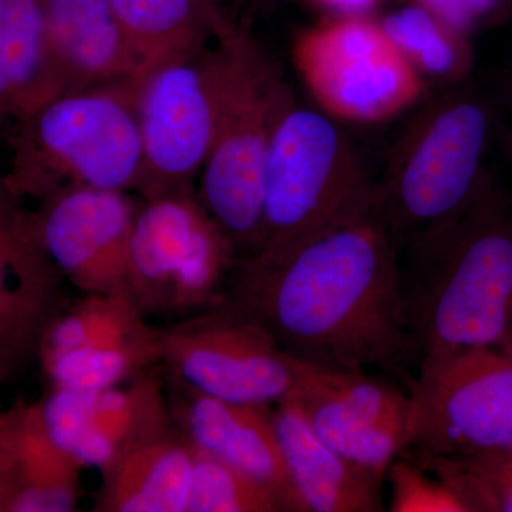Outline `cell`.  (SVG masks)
Segmentation results:
<instances>
[{"label":"cell","mask_w":512,"mask_h":512,"mask_svg":"<svg viewBox=\"0 0 512 512\" xmlns=\"http://www.w3.org/2000/svg\"><path fill=\"white\" fill-rule=\"evenodd\" d=\"M3 175L19 201L73 188L140 190L144 156L133 84L57 94L13 126Z\"/></svg>","instance_id":"cell-4"},{"label":"cell","mask_w":512,"mask_h":512,"mask_svg":"<svg viewBox=\"0 0 512 512\" xmlns=\"http://www.w3.org/2000/svg\"><path fill=\"white\" fill-rule=\"evenodd\" d=\"M137 204L126 191L73 188L32 212L36 237L82 293L127 292L128 244Z\"/></svg>","instance_id":"cell-13"},{"label":"cell","mask_w":512,"mask_h":512,"mask_svg":"<svg viewBox=\"0 0 512 512\" xmlns=\"http://www.w3.org/2000/svg\"><path fill=\"white\" fill-rule=\"evenodd\" d=\"M272 416L303 512L383 511V478L352 463L320 439L292 400L276 403Z\"/></svg>","instance_id":"cell-17"},{"label":"cell","mask_w":512,"mask_h":512,"mask_svg":"<svg viewBox=\"0 0 512 512\" xmlns=\"http://www.w3.org/2000/svg\"><path fill=\"white\" fill-rule=\"evenodd\" d=\"M421 3L466 35L493 26L510 15L505 0H421Z\"/></svg>","instance_id":"cell-29"},{"label":"cell","mask_w":512,"mask_h":512,"mask_svg":"<svg viewBox=\"0 0 512 512\" xmlns=\"http://www.w3.org/2000/svg\"><path fill=\"white\" fill-rule=\"evenodd\" d=\"M259 46L234 26L192 55L148 70L134 84L144 171L141 195L194 190L229 100Z\"/></svg>","instance_id":"cell-5"},{"label":"cell","mask_w":512,"mask_h":512,"mask_svg":"<svg viewBox=\"0 0 512 512\" xmlns=\"http://www.w3.org/2000/svg\"><path fill=\"white\" fill-rule=\"evenodd\" d=\"M147 316L127 292L83 293L47 325L40 340V360L86 346L126 338L147 329Z\"/></svg>","instance_id":"cell-25"},{"label":"cell","mask_w":512,"mask_h":512,"mask_svg":"<svg viewBox=\"0 0 512 512\" xmlns=\"http://www.w3.org/2000/svg\"><path fill=\"white\" fill-rule=\"evenodd\" d=\"M406 249L404 311L419 359L477 348L512 355V191L494 180Z\"/></svg>","instance_id":"cell-2"},{"label":"cell","mask_w":512,"mask_h":512,"mask_svg":"<svg viewBox=\"0 0 512 512\" xmlns=\"http://www.w3.org/2000/svg\"><path fill=\"white\" fill-rule=\"evenodd\" d=\"M413 463L447 485L467 512H512V447Z\"/></svg>","instance_id":"cell-26"},{"label":"cell","mask_w":512,"mask_h":512,"mask_svg":"<svg viewBox=\"0 0 512 512\" xmlns=\"http://www.w3.org/2000/svg\"><path fill=\"white\" fill-rule=\"evenodd\" d=\"M6 377H8V376H6V373L3 372L2 369H0V383L5 382Z\"/></svg>","instance_id":"cell-33"},{"label":"cell","mask_w":512,"mask_h":512,"mask_svg":"<svg viewBox=\"0 0 512 512\" xmlns=\"http://www.w3.org/2000/svg\"><path fill=\"white\" fill-rule=\"evenodd\" d=\"M0 241L30 242L37 241L32 212L25 210L23 202L13 195L0 175Z\"/></svg>","instance_id":"cell-30"},{"label":"cell","mask_w":512,"mask_h":512,"mask_svg":"<svg viewBox=\"0 0 512 512\" xmlns=\"http://www.w3.org/2000/svg\"><path fill=\"white\" fill-rule=\"evenodd\" d=\"M392 485V512H467L447 485L424 471L413 461L397 457L386 471Z\"/></svg>","instance_id":"cell-28"},{"label":"cell","mask_w":512,"mask_h":512,"mask_svg":"<svg viewBox=\"0 0 512 512\" xmlns=\"http://www.w3.org/2000/svg\"><path fill=\"white\" fill-rule=\"evenodd\" d=\"M110 2L140 62V79L160 64L198 52L231 28L211 0Z\"/></svg>","instance_id":"cell-20"},{"label":"cell","mask_w":512,"mask_h":512,"mask_svg":"<svg viewBox=\"0 0 512 512\" xmlns=\"http://www.w3.org/2000/svg\"><path fill=\"white\" fill-rule=\"evenodd\" d=\"M380 26L421 76L456 86L470 76L474 50L468 35L448 25L426 6L396 10Z\"/></svg>","instance_id":"cell-24"},{"label":"cell","mask_w":512,"mask_h":512,"mask_svg":"<svg viewBox=\"0 0 512 512\" xmlns=\"http://www.w3.org/2000/svg\"><path fill=\"white\" fill-rule=\"evenodd\" d=\"M218 305L309 365L399 372L419 359L399 247L375 205L282 251L238 259Z\"/></svg>","instance_id":"cell-1"},{"label":"cell","mask_w":512,"mask_h":512,"mask_svg":"<svg viewBox=\"0 0 512 512\" xmlns=\"http://www.w3.org/2000/svg\"><path fill=\"white\" fill-rule=\"evenodd\" d=\"M60 94L136 84L141 66L110 0H40Z\"/></svg>","instance_id":"cell-16"},{"label":"cell","mask_w":512,"mask_h":512,"mask_svg":"<svg viewBox=\"0 0 512 512\" xmlns=\"http://www.w3.org/2000/svg\"><path fill=\"white\" fill-rule=\"evenodd\" d=\"M375 191L376 183L336 120L293 100L269 148L254 255L274 254L365 214L375 205Z\"/></svg>","instance_id":"cell-6"},{"label":"cell","mask_w":512,"mask_h":512,"mask_svg":"<svg viewBox=\"0 0 512 512\" xmlns=\"http://www.w3.org/2000/svg\"><path fill=\"white\" fill-rule=\"evenodd\" d=\"M160 329L86 346L40 360L52 387L104 390L161 366Z\"/></svg>","instance_id":"cell-23"},{"label":"cell","mask_w":512,"mask_h":512,"mask_svg":"<svg viewBox=\"0 0 512 512\" xmlns=\"http://www.w3.org/2000/svg\"><path fill=\"white\" fill-rule=\"evenodd\" d=\"M15 423V488L6 512H72L82 498L83 464L47 436L37 404L10 409Z\"/></svg>","instance_id":"cell-22"},{"label":"cell","mask_w":512,"mask_h":512,"mask_svg":"<svg viewBox=\"0 0 512 512\" xmlns=\"http://www.w3.org/2000/svg\"><path fill=\"white\" fill-rule=\"evenodd\" d=\"M175 427L165 377L153 370L110 389L60 390L47 409L56 446L100 473Z\"/></svg>","instance_id":"cell-14"},{"label":"cell","mask_w":512,"mask_h":512,"mask_svg":"<svg viewBox=\"0 0 512 512\" xmlns=\"http://www.w3.org/2000/svg\"><path fill=\"white\" fill-rule=\"evenodd\" d=\"M293 100L259 47L229 100L202 167L198 200L232 239L239 258L258 251L266 160L276 124Z\"/></svg>","instance_id":"cell-8"},{"label":"cell","mask_w":512,"mask_h":512,"mask_svg":"<svg viewBox=\"0 0 512 512\" xmlns=\"http://www.w3.org/2000/svg\"><path fill=\"white\" fill-rule=\"evenodd\" d=\"M320 2L332 6L333 9L339 10L345 15L359 16L360 13L372 8L376 0H320Z\"/></svg>","instance_id":"cell-32"},{"label":"cell","mask_w":512,"mask_h":512,"mask_svg":"<svg viewBox=\"0 0 512 512\" xmlns=\"http://www.w3.org/2000/svg\"><path fill=\"white\" fill-rule=\"evenodd\" d=\"M512 447V355L477 348L420 359L410 382L400 457L458 456Z\"/></svg>","instance_id":"cell-7"},{"label":"cell","mask_w":512,"mask_h":512,"mask_svg":"<svg viewBox=\"0 0 512 512\" xmlns=\"http://www.w3.org/2000/svg\"><path fill=\"white\" fill-rule=\"evenodd\" d=\"M293 62L320 110L333 119L380 123L410 109L426 89L382 26L359 16L303 32Z\"/></svg>","instance_id":"cell-9"},{"label":"cell","mask_w":512,"mask_h":512,"mask_svg":"<svg viewBox=\"0 0 512 512\" xmlns=\"http://www.w3.org/2000/svg\"><path fill=\"white\" fill-rule=\"evenodd\" d=\"M62 279L39 241H0V369L6 376L39 353L47 325L66 306Z\"/></svg>","instance_id":"cell-18"},{"label":"cell","mask_w":512,"mask_h":512,"mask_svg":"<svg viewBox=\"0 0 512 512\" xmlns=\"http://www.w3.org/2000/svg\"><path fill=\"white\" fill-rule=\"evenodd\" d=\"M194 448L187 512H278L284 504L265 485Z\"/></svg>","instance_id":"cell-27"},{"label":"cell","mask_w":512,"mask_h":512,"mask_svg":"<svg viewBox=\"0 0 512 512\" xmlns=\"http://www.w3.org/2000/svg\"><path fill=\"white\" fill-rule=\"evenodd\" d=\"M234 248L194 190L144 195L128 244L127 293L144 315H167L171 292Z\"/></svg>","instance_id":"cell-12"},{"label":"cell","mask_w":512,"mask_h":512,"mask_svg":"<svg viewBox=\"0 0 512 512\" xmlns=\"http://www.w3.org/2000/svg\"><path fill=\"white\" fill-rule=\"evenodd\" d=\"M194 448L175 427L101 474L93 511L187 512Z\"/></svg>","instance_id":"cell-19"},{"label":"cell","mask_w":512,"mask_h":512,"mask_svg":"<svg viewBox=\"0 0 512 512\" xmlns=\"http://www.w3.org/2000/svg\"><path fill=\"white\" fill-rule=\"evenodd\" d=\"M165 375L225 402L272 406L298 384L302 362L222 305L160 329Z\"/></svg>","instance_id":"cell-10"},{"label":"cell","mask_w":512,"mask_h":512,"mask_svg":"<svg viewBox=\"0 0 512 512\" xmlns=\"http://www.w3.org/2000/svg\"><path fill=\"white\" fill-rule=\"evenodd\" d=\"M15 478V423L10 410L0 409V512L8 511Z\"/></svg>","instance_id":"cell-31"},{"label":"cell","mask_w":512,"mask_h":512,"mask_svg":"<svg viewBox=\"0 0 512 512\" xmlns=\"http://www.w3.org/2000/svg\"><path fill=\"white\" fill-rule=\"evenodd\" d=\"M286 399L301 409L316 434L339 454L380 478L403 450L409 394L366 372L302 362Z\"/></svg>","instance_id":"cell-11"},{"label":"cell","mask_w":512,"mask_h":512,"mask_svg":"<svg viewBox=\"0 0 512 512\" xmlns=\"http://www.w3.org/2000/svg\"><path fill=\"white\" fill-rule=\"evenodd\" d=\"M165 384L175 426L191 446L265 485L285 511L303 512L286 470L271 406L215 399L168 375Z\"/></svg>","instance_id":"cell-15"},{"label":"cell","mask_w":512,"mask_h":512,"mask_svg":"<svg viewBox=\"0 0 512 512\" xmlns=\"http://www.w3.org/2000/svg\"><path fill=\"white\" fill-rule=\"evenodd\" d=\"M497 127L493 101L466 84L417 113L376 183L377 214L399 249L466 211L493 183L487 158Z\"/></svg>","instance_id":"cell-3"},{"label":"cell","mask_w":512,"mask_h":512,"mask_svg":"<svg viewBox=\"0 0 512 512\" xmlns=\"http://www.w3.org/2000/svg\"><path fill=\"white\" fill-rule=\"evenodd\" d=\"M511 106H512V84H511ZM510 146H511V156H512V134H511Z\"/></svg>","instance_id":"cell-34"},{"label":"cell","mask_w":512,"mask_h":512,"mask_svg":"<svg viewBox=\"0 0 512 512\" xmlns=\"http://www.w3.org/2000/svg\"><path fill=\"white\" fill-rule=\"evenodd\" d=\"M57 94L40 0H0V123L15 126Z\"/></svg>","instance_id":"cell-21"}]
</instances>
